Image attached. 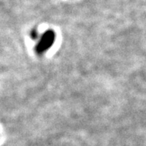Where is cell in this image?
<instances>
[{
    "label": "cell",
    "mask_w": 146,
    "mask_h": 146,
    "mask_svg": "<svg viewBox=\"0 0 146 146\" xmlns=\"http://www.w3.org/2000/svg\"><path fill=\"white\" fill-rule=\"evenodd\" d=\"M55 40V34L52 30H47L41 35L38 43L35 47V51L38 54H42L53 45Z\"/></svg>",
    "instance_id": "cell-1"
},
{
    "label": "cell",
    "mask_w": 146,
    "mask_h": 146,
    "mask_svg": "<svg viewBox=\"0 0 146 146\" xmlns=\"http://www.w3.org/2000/svg\"><path fill=\"white\" fill-rule=\"evenodd\" d=\"M31 36L33 40H35V39L38 38V32H37V31L35 30H35H33V31H31Z\"/></svg>",
    "instance_id": "cell-2"
}]
</instances>
